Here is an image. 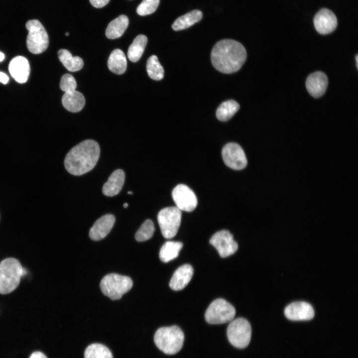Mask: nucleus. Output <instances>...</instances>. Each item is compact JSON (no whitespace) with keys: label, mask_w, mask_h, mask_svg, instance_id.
Listing matches in <instances>:
<instances>
[{"label":"nucleus","mask_w":358,"mask_h":358,"mask_svg":"<svg viewBox=\"0 0 358 358\" xmlns=\"http://www.w3.org/2000/svg\"><path fill=\"white\" fill-rule=\"evenodd\" d=\"M247 58L245 48L240 42L223 39L213 47L211 60L213 67L219 72L231 74L238 71Z\"/></svg>","instance_id":"f257e3e1"},{"label":"nucleus","mask_w":358,"mask_h":358,"mask_svg":"<svg viewBox=\"0 0 358 358\" xmlns=\"http://www.w3.org/2000/svg\"><path fill=\"white\" fill-rule=\"evenodd\" d=\"M100 154L98 144L92 140H86L74 146L67 154L64 165L71 174L80 176L91 170Z\"/></svg>","instance_id":"f03ea898"},{"label":"nucleus","mask_w":358,"mask_h":358,"mask_svg":"<svg viewBox=\"0 0 358 358\" xmlns=\"http://www.w3.org/2000/svg\"><path fill=\"white\" fill-rule=\"evenodd\" d=\"M25 273L17 259L8 258L2 260L0 262V294H7L14 291Z\"/></svg>","instance_id":"7ed1b4c3"},{"label":"nucleus","mask_w":358,"mask_h":358,"mask_svg":"<svg viewBox=\"0 0 358 358\" xmlns=\"http://www.w3.org/2000/svg\"><path fill=\"white\" fill-rule=\"evenodd\" d=\"M184 336L181 329L176 325L158 329L154 335L156 346L163 353L174 355L182 348Z\"/></svg>","instance_id":"20e7f679"},{"label":"nucleus","mask_w":358,"mask_h":358,"mask_svg":"<svg viewBox=\"0 0 358 358\" xmlns=\"http://www.w3.org/2000/svg\"><path fill=\"white\" fill-rule=\"evenodd\" d=\"M132 286L133 281L130 277L117 273L107 274L100 283L103 294L113 300L120 299Z\"/></svg>","instance_id":"39448f33"},{"label":"nucleus","mask_w":358,"mask_h":358,"mask_svg":"<svg viewBox=\"0 0 358 358\" xmlns=\"http://www.w3.org/2000/svg\"><path fill=\"white\" fill-rule=\"evenodd\" d=\"M28 31L26 44L29 51L34 54H40L48 48L49 38L46 30L38 20L32 19L26 23Z\"/></svg>","instance_id":"423d86ee"},{"label":"nucleus","mask_w":358,"mask_h":358,"mask_svg":"<svg viewBox=\"0 0 358 358\" xmlns=\"http://www.w3.org/2000/svg\"><path fill=\"white\" fill-rule=\"evenodd\" d=\"M252 329L249 322L243 318L232 320L227 329V335L230 344L236 348L244 349L250 343Z\"/></svg>","instance_id":"0eeeda50"},{"label":"nucleus","mask_w":358,"mask_h":358,"mask_svg":"<svg viewBox=\"0 0 358 358\" xmlns=\"http://www.w3.org/2000/svg\"><path fill=\"white\" fill-rule=\"evenodd\" d=\"M236 310L234 306L224 299L213 301L205 313V319L210 324H221L234 319Z\"/></svg>","instance_id":"6e6552de"},{"label":"nucleus","mask_w":358,"mask_h":358,"mask_svg":"<svg viewBox=\"0 0 358 358\" xmlns=\"http://www.w3.org/2000/svg\"><path fill=\"white\" fill-rule=\"evenodd\" d=\"M157 219L163 236L166 239H171L178 232L181 212L176 206L166 207L159 211Z\"/></svg>","instance_id":"1a4fd4ad"},{"label":"nucleus","mask_w":358,"mask_h":358,"mask_svg":"<svg viewBox=\"0 0 358 358\" xmlns=\"http://www.w3.org/2000/svg\"><path fill=\"white\" fill-rule=\"evenodd\" d=\"M222 157L225 164L232 169L241 170L247 165L245 153L237 143H229L226 144L222 150Z\"/></svg>","instance_id":"9d476101"},{"label":"nucleus","mask_w":358,"mask_h":358,"mask_svg":"<svg viewBox=\"0 0 358 358\" xmlns=\"http://www.w3.org/2000/svg\"><path fill=\"white\" fill-rule=\"evenodd\" d=\"M173 199L176 207L180 211H192L197 205V198L194 192L188 186L179 184L173 189Z\"/></svg>","instance_id":"9b49d317"},{"label":"nucleus","mask_w":358,"mask_h":358,"mask_svg":"<svg viewBox=\"0 0 358 358\" xmlns=\"http://www.w3.org/2000/svg\"><path fill=\"white\" fill-rule=\"evenodd\" d=\"M209 243L215 248L222 258L233 255L238 248L233 235L227 230H220L215 233L210 238Z\"/></svg>","instance_id":"f8f14e48"},{"label":"nucleus","mask_w":358,"mask_h":358,"mask_svg":"<svg viewBox=\"0 0 358 358\" xmlns=\"http://www.w3.org/2000/svg\"><path fill=\"white\" fill-rule=\"evenodd\" d=\"M284 312L286 317L292 321L309 320L314 316L312 306L304 301L290 303L285 307Z\"/></svg>","instance_id":"ddd939ff"},{"label":"nucleus","mask_w":358,"mask_h":358,"mask_svg":"<svg viewBox=\"0 0 358 358\" xmlns=\"http://www.w3.org/2000/svg\"><path fill=\"white\" fill-rule=\"evenodd\" d=\"M335 14L327 8H322L315 15L314 24L316 31L321 34H327L335 30L337 26Z\"/></svg>","instance_id":"4468645a"},{"label":"nucleus","mask_w":358,"mask_h":358,"mask_svg":"<svg viewBox=\"0 0 358 358\" xmlns=\"http://www.w3.org/2000/svg\"><path fill=\"white\" fill-rule=\"evenodd\" d=\"M115 219L112 214L104 215L98 219L89 232L90 238L93 241L104 239L112 228Z\"/></svg>","instance_id":"2eb2a0df"},{"label":"nucleus","mask_w":358,"mask_h":358,"mask_svg":"<svg viewBox=\"0 0 358 358\" xmlns=\"http://www.w3.org/2000/svg\"><path fill=\"white\" fill-rule=\"evenodd\" d=\"M8 70L12 77L17 83H24L27 81L30 73L29 62L23 56H16L9 62Z\"/></svg>","instance_id":"dca6fc26"},{"label":"nucleus","mask_w":358,"mask_h":358,"mask_svg":"<svg viewBox=\"0 0 358 358\" xmlns=\"http://www.w3.org/2000/svg\"><path fill=\"white\" fill-rule=\"evenodd\" d=\"M328 79L325 73L316 72L310 75L306 81V87L310 95L317 98L325 92Z\"/></svg>","instance_id":"f3484780"},{"label":"nucleus","mask_w":358,"mask_h":358,"mask_svg":"<svg viewBox=\"0 0 358 358\" xmlns=\"http://www.w3.org/2000/svg\"><path fill=\"white\" fill-rule=\"evenodd\" d=\"M193 269L189 264H185L178 268L174 272L169 282V286L174 290L183 289L190 281Z\"/></svg>","instance_id":"a211bd4d"},{"label":"nucleus","mask_w":358,"mask_h":358,"mask_svg":"<svg viewBox=\"0 0 358 358\" xmlns=\"http://www.w3.org/2000/svg\"><path fill=\"white\" fill-rule=\"evenodd\" d=\"M125 180V173L122 170H115L109 176L102 187L103 193L107 196H113L121 191Z\"/></svg>","instance_id":"6ab92c4d"},{"label":"nucleus","mask_w":358,"mask_h":358,"mask_svg":"<svg viewBox=\"0 0 358 358\" xmlns=\"http://www.w3.org/2000/svg\"><path fill=\"white\" fill-rule=\"evenodd\" d=\"M62 102L63 105L67 110L72 112H77L84 108L86 100L82 93L74 90L65 92Z\"/></svg>","instance_id":"aec40b11"},{"label":"nucleus","mask_w":358,"mask_h":358,"mask_svg":"<svg viewBox=\"0 0 358 358\" xmlns=\"http://www.w3.org/2000/svg\"><path fill=\"white\" fill-rule=\"evenodd\" d=\"M129 20L125 15H121L112 20L108 25L106 31V36L111 39L121 37L128 27Z\"/></svg>","instance_id":"412c9836"},{"label":"nucleus","mask_w":358,"mask_h":358,"mask_svg":"<svg viewBox=\"0 0 358 358\" xmlns=\"http://www.w3.org/2000/svg\"><path fill=\"white\" fill-rule=\"evenodd\" d=\"M107 65L110 71L118 75L123 74L127 68V61L123 52L119 49L113 50L108 58Z\"/></svg>","instance_id":"4be33fe9"},{"label":"nucleus","mask_w":358,"mask_h":358,"mask_svg":"<svg viewBox=\"0 0 358 358\" xmlns=\"http://www.w3.org/2000/svg\"><path fill=\"white\" fill-rule=\"evenodd\" d=\"M202 15V12L199 10H192L178 18L173 23L172 28L175 31L186 29L199 21Z\"/></svg>","instance_id":"5701e85b"},{"label":"nucleus","mask_w":358,"mask_h":358,"mask_svg":"<svg viewBox=\"0 0 358 358\" xmlns=\"http://www.w3.org/2000/svg\"><path fill=\"white\" fill-rule=\"evenodd\" d=\"M58 56L64 66L70 72H76L82 69L84 62L78 56L73 57L67 50L62 49L59 50Z\"/></svg>","instance_id":"b1692460"},{"label":"nucleus","mask_w":358,"mask_h":358,"mask_svg":"<svg viewBox=\"0 0 358 358\" xmlns=\"http://www.w3.org/2000/svg\"><path fill=\"white\" fill-rule=\"evenodd\" d=\"M180 242L167 241L161 248L159 257L161 261L168 263L178 257L182 247Z\"/></svg>","instance_id":"393cba45"},{"label":"nucleus","mask_w":358,"mask_h":358,"mask_svg":"<svg viewBox=\"0 0 358 358\" xmlns=\"http://www.w3.org/2000/svg\"><path fill=\"white\" fill-rule=\"evenodd\" d=\"M148 39L144 35H138L129 47L127 56L132 62L138 61L144 51Z\"/></svg>","instance_id":"a878e982"},{"label":"nucleus","mask_w":358,"mask_h":358,"mask_svg":"<svg viewBox=\"0 0 358 358\" xmlns=\"http://www.w3.org/2000/svg\"><path fill=\"white\" fill-rule=\"evenodd\" d=\"M239 103L234 100H228L223 102L218 107L216 115L217 119L221 121L230 119L239 109Z\"/></svg>","instance_id":"bb28decb"},{"label":"nucleus","mask_w":358,"mask_h":358,"mask_svg":"<svg viewBox=\"0 0 358 358\" xmlns=\"http://www.w3.org/2000/svg\"><path fill=\"white\" fill-rule=\"evenodd\" d=\"M85 358H113L110 351L100 344H92L89 346L84 353Z\"/></svg>","instance_id":"cd10ccee"},{"label":"nucleus","mask_w":358,"mask_h":358,"mask_svg":"<svg viewBox=\"0 0 358 358\" xmlns=\"http://www.w3.org/2000/svg\"><path fill=\"white\" fill-rule=\"evenodd\" d=\"M147 73L152 79L159 81L164 78V70L156 55L150 56L146 65Z\"/></svg>","instance_id":"c85d7f7f"},{"label":"nucleus","mask_w":358,"mask_h":358,"mask_svg":"<svg viewBox=\"0 0 358 358\" xmlns=\"http://www.w3.org/2000/svg\"><path fill=\"white\" fill-rule=\"evenodd\" d=\"M155 231L154 224L150 219H147L142 224L135 234V239L138 242H143L150 239Z\"/></svg>","instance_id":"c756f323"},{"label":"nucleus","mask_w":358,"mask_h":358,"mask_svg":"<svg viewBox=\"0 0 358 358\" xmlns=\"http://www.w3.org/2000/svg\"><path fill=\"white\" fill-rule=\"evenodd\" d=\"M160 0H143L138 5L136 11L141 16L150 14L157 9Z\"/></svg>","instance_id":"7c9ffc66"},{"label":"nucleus","mask_w":358,"mask_h":358,"mask_svg":"<svg viewBox=\"0 0 358 358\" xmlns=\"http://www.w3.org/2000/svg\"><path fill=\"white\" fill-rule=\"evenodd\" d=\"M77 83L74 77L69 74H65L61 78L60 88L65 92L76 90Z\"/></svg>","instance_id":"2f4dec72"},{"label":"nucleus","mask_w":358,"mask_h":358,"mask_svg":"<svg viewBox=\"0 0 358 358\" xmlns=\"http://www.w3.org/2000/svg\"><path fill=\"white\" fill-rule=\"evenodd\" d=\"M110 0H90L92 6L96 8H101L106 5Z\"/></svg>","instance_id":"473e14b6"},{"label":"nucleus","mask_w":358,"mask_h":358,"mask_svg":"<svg viewBox=\"0 0 358 358\" xmlns=\"http://www.w3.org/2000/svg\"><path fill=\"white\" fill-rule=\"evenodd\" d=\"M29 358H47V357L41 352H35L33 353Z\"/></svg>","instance_id":"72a5a7b5"},{"label":"nucleus","mask_w":358,"mask_h":358,"mask_svg":"<svg viewBox=\"0 0 358 358\" xmlns=\"http://www.w3.org/2000/svg\"><path fill=\"white\" fill-rule=\"evenodd\" d=\"M9 81L8 77L4 73L0 72V82L6 84Z\"/></svg>","instance_id":"f704fd0d"},{"label":"nucleus","mask_w":358,"mask_h":358,"mask_svg":"<svg viewBox=\"0 0 358 358\" xmlns=\"http://www.w3.org/2000/svg\"><path fill=\"white\" fill-rule=\"evenodd\" d=\"M4 55L2 52H0V62H1L4 59Z\"/></svg>","instance_id":"c9c22d12"},{"label":"nucleus","mask_w":358,"mask_h":358,"mask_svg":"<svg viewBox=\"0 0 358 358\" xmlns=\"http://www.w3.org/2000/svg\"><path fill=\"white\" fill-rule=\"evenodd\" d=\"M356 66H357V68H358V55H357L356 56Z\"/></svg>","instance_id":"e433bc0d"},{"label":"nucleus","mask_w":358,"mask_h":358,"mask_svg":"<svg viewBox=\"0 0 358 358\" xmlns=\"http://www.w3.org/2000/svg\"><path fill=\"white\" fill-rule=\"evenodd\" d=\"M128 204L127 203H125L123 204V207L124 208H127L128 207Z\"/></svg>","instance_id":"4c0bfd02"},{"label":"nucleus","mask_w":358,"mask_h":358,"mask_svg":"<svg viewBox=\"0 0 358 358\" xmlns=\"http://www.w3.org/2000/svg\"><path fill=\"white\" fill-rule=\"evenodd\" d=\"M128 194H132L133 193V192H132L131 191H129L128 192Z\"/></svg>","instance_id":"58836bf2"},{"label":"nucleus","mask_w":358,"mask_h":358,"mask_svg":"<svg viewBox=\"0 0 358 358\" xmlns=\"http://www.w3.org/2000/svg\"><path fill=\"white\" fill-rule=\"evenodd\" d=\"M65 35H66V36H68V35H69V32H66V33H65Z\"/></svg>","instance_id":"ea45409f"}]
</instances>
